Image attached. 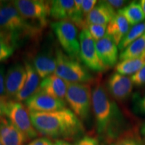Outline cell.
<instances>
[{"mask_svg": "<svg viewBox=\"0 0 145 145\" xmlns=\"http://www.w3.org/2000/svg\"><path fill=\"white\" fill-rule=\"evenodd\" d=\"M30 117L36 131L47 137L71 139L83 132L80 119L67 108L50 112H31Z\"/></svg>", "mask_w": 145, "mask_h": 145, "instance_id": "1", "label": "cell"}, {"mask_svg": "<svg viewBox=\"0 0 145 145\" xmlns=\"http://www.w3.org/2000/svg\"><path fill=\"white\" fill-rule=\"evenodd\" d=\"M92 108L95 116L97 132L116 138L120 135L122 116L108 90L100 83L92 90Z\"/></svg>", "mask_w": 145, "mask_h": 145, "instance_id": "2", "label": "cell"}, {"mask_svg": "<svg viewBox=\"0 0 145 145\" xmlns=\"http://www.w3.org/2000/svg\"><path fill=\"white\" fill-rule=\"evenodd\" d=\"M32 24L22 17L12 1H3L0 7V30L11 34L16 42L21 35L35 32Z\"/></svg>", "mask_w": 145, "mask_h": 145, "instance_id": "3", "label": "cell"}, {"mask_svg": "<svg viewBox=\"0 0 145 145\" xmlns=\"http://www.w3.org/2000/svg\"><path fill=\"white\" fill-rule=\"evenodd\" d=\"M57 68L55 73L68 83H88L93 77L77 59H72L62 50H55Z\"/></svg>", "mask_w": 145, "mask_h": 145, "instance_id": "4", "label": "cell"}, {"mask_svg": "<svg viewBox=\"0 0 145 145\" xmlns=\"http://www.w3.org/2000/svg\"><path fill=\"white\" fill-rule=\"evenodd\" d=\"M65 100L79 119L88 118L92 107V90L88 83H68Z\"/></svg>", "mask_w": 145, "mask_h": 145, "instance_id": "5", "label": "cell"}, {"mask_svg": "<svg viewBox=\"0 0 145 145\" xmlns=\"http://www.w3.org/2000/svg\"><path fill=\"white\" fill-rule=\"evenodd\" d=\"M5 116L26 137L28 141L39 137V132L32 124L30 112L22 102L7 99Z\"/></svg>", "mask_w": 145, "mask_h": 145, "instance_id": "6", "label": "cell"}, {"mask_svg": "<svg viewBox=\"0 0 145 145\" xmlns=\"http://www.w3.org/2000/svg\"><path fill=\"white\" fill-rule=\"evenodd\" d=\"M51 28L65 53L79 60L80 43L77 27L69 20H61L52 22Z\"/></svg>", "mask_w": 145, "mask_h": 145, "instance_id": "7", "label": "cell"}, {"mask_svg": "<svg viewBox=\"0 0 145 145\" xmlns=\"http://www.w3.org/2000/svg\"><path fill=\"white\" fill-rule=\"evenodd\" d=\"M20 14L27 21L39 23L41 26L47 24L50 15L51 1L41 0H16L12 1Z\"/></svg>", "mask_w": 145, "mask_h": 145, "instance_id": "8", "label": "cell"}, {"mask_svg": "<svg viewBox=\"0 0 145 145\" xmlns=\"http://www.w3.org/2000/svg\"><path fill=\"white\" fill-rule=\"evenodd\" d=\"M79 59L89 69L95 72H103L107 67L99 59L95 47V41L91 36L88 28L81 30L79 34Z\"/></svg>", "mask_w": 145, "mask_h": 145, "instance_id": "9", "label": "cell"}, {"mask_svg": "<svg viewBox=\"0 0 145 145\" xmlns=\"http://www.w3.org/2000/svg\"><path fill=\"white\" fill-rule=\"evenodd\" d=\"M25 106L31 112H50L66 108V101L40 90L25 101Z\"/></svg>", "mask_w": 145, "mask_h": 145, "instance_id": "10", "label": "cell"}, {"mask_svg": "<svg viewBox=\"0 0 145 145\" xmlns=\"http://www.w3.org/2000/svg\"><path fill=\"white\" fill-rule=\"evenodd\" d=\"M133 83L130 77L114 72L109 77L107 83V90L114 99L118 101L126 100L131 95Z\"/></svg>", "mask_w": 145, "mask_h": 145, "instance_id": "11", "label": "cell"}, {"mask_svg": "<svg viewBox=\"0 0 145 145\" xmlns=\"http://www.w3.org/2000/svg\"><path fill=\"white\" fill-rule=\"evenodd\" d=\"M26 78L25 66L20 63L12 65L5 74L6 98L14 99L22 88Z\"/></svg>", "mask_w": 145, "mask_h": 145, "instance_id": "12", "label": "cell"}, {"mask_svg": "<svg viewBox=\"0 0 145 145\" xmlns=\"http://www.w3.org/2000/svg\"><path fill=\"white\" fill-rule=\"evenodd\" d=\"M95 47L99 59L107 68L117 65L118 60V45L110 36L106 34L103 39L96 41Z\"/></svg>", "mask_w": 145, "mask_h": 145, "instance_id": "13", "label": "cell"}, {"mask_svg": "<svg viewBox=\"0 0 145 145\" xmlns=\"http://www.w3.org/2000/svg\"><path fill=\"white\" fill-rule=\"evenodd\" d=\"M24 66L26 70V78L24 84L13 100L25 101L34 95L40 89V77L36 72L31 63L25 61Z\"/></svg>", "mask_w": 145, "mask_h": 145, "instance_id": "14", "label": "cell"}, {"mask_svg": "<svg viewBox=\"0 0 145 145\" xmlns=\"http://www.w3.org/2000/svg\"><path fill=\"white\" fill-rule=\"evenodd\" d=\"M32 65L40 77L44 79L55 73L57 68L55 51H42L36 54L32 61Z\"/></svg>", "mask_w": 145, "mask_h": 145, "instance_id": "15", "label": "cell"}, {"mask_svg": "<svg viewBox=\"0 0 145 145\" xmlns=\"http://www.w3.org/2000/svg\"><path fill=\"white\" fill-rule=\"evenodd\" d=\"M0 140L3 145H25L28 141L5 116L0 121Z\"/></svg>", "mask_w": 145, "mask_h": 145, "instance_id": "16", "label": "cell"}, {"mask_svg": "<svg viewBox=\"0 0 145 145\" xmlns=\"http://www.w3.org/2000/svg\"><path fill=\"white\" fill-rule=\"evenodd\" d=\"M68 83L56 74L48 76L42 79L40 85V90L50 95L65 101Z\"/></svg>", "mask_w": 145, "mask_h": 145, "instance_id": "17", "label": "cell"}, {"mask_svg": "<svg viewBox=\"0 0 145 145\" xmlns=\"http://www.w3.org/2000/svg\"><path fill=\"white\" fill-rule=\"evenodd\" d=\"M117 14L106 1H99L88 14L86 20V27L91 24L107 25Z\"/></svg>", "mask_w": 145, "mask_h": 145, "instance_id": "18", "label": "cell"}, {"mask_svg": "<svg viewBox=\"0 0 145 145\" xmlns=\"http://www.w3.org/2000/svg\"><path fill=\"white\" fill-rule=\"evenodd\" d=\"M130 24L127 20L118 12L112 18L107 26V34L110 36L116 44L119 43L130 29Z\"/></svg>", "mask_w": 145, "mask_h": 145, "instance_id": "19", "label": "cell"}, {"mask_svg": "<svg viewBox=\"0 0 145 145\" xmlns=\"http://www.w3.org/2000/svg\"><path fill=\"white\" fill-rule=\"evenodd\" d=\"M74 0H54L51 1L50 16L57 21L70 20L73 13Z\"/></svg>", "mask_w": 145, "mask_h": 145, "instance_id": "20", "label": "cell"}, {"mask_svg": "<svg viewBox=\"0 0 145 145\" xmlns=\"http://www.w3.org/2000/svg\"><path fill=\"white\" fill-rule=\"evenodd\" d=\"M145 66V50L139 57L120 61L116 65V71L123 75H133Z\"/></svg>", "mask_w": 145, "mask_h": 145, "instance_id": "21", "label": "cell"}, {"mask_svg": "<svg viewBox=\"0 0 145 145\" xmlns=\"http://www.w3.org/2000/svg\"><path fill=\"white\" fill-rule=\"evenodd\" d=\"M118 12L122 14L132 26L143 22L145 20V16L139 1H132Z\"/></svg>", "mask_w": 145, "mask_h": 145, "instance_id": "22", "label": "cell"}, {"mask_svg": "<svg viewBox=\"0 0 145 145\" xmlns=\"http://www.w3.org/2000/svg\"><path fill=\"white\" fill-rule=\"evenodd\" d=\"M145 50V33L121 51L119 59L124 61L139 57Z\"/></svg>", "mask_w": 145, "mask_h": 145, "instance_id": "23", "label": "cell"}, {"mask_svg": "<svg viewBox=\"0 0 145 145\" xmlns=\"http://www.w3.org/2000/svg\"><path fill=\"white\" fill-rule=\"evenodd\" d=\"M16 43L11 34L0 30V62L8 59L13 54Z\"/></svg>", "mask_w": 145, "mask_h": 145, "instance_id": "24", "label": "cell"}, {"mask_svg": "<svg viewBox=\"0 0 145 145\" xmlns=\"http://www.w3.org/2000/svg\"><path fill=\"white\" fill-rule=\"evenodd\" d=\"M110 145H145V143L137 132L134 130H127L121 132Z\"/></svg>", "mask_w": 145, "mask_h": 145, "instance_id": "25", "label": "cell"}, {"mask_svg": "<svg viewBox=\"0 0 145 145\" xmlns=\"http://www.w3.org/2000/svg\"><path fill=\"white\" fill-rule=\"evenodd\" d=\"M145 33V22L132 26L126 36L123 38L118 44V48L121 51L125 49L128 45L140 38Z\"/></svg>", "mask_w": 145, "mask_h": 145, "instance_id": "26", "label": "cell"}, {"mask_svg": "<svg viewBox=\"0 0 145 145\" xmlns=\"http://www.w3.org/2000/svg\"><path fill=\"white\" fill-rule=\"evenodd\" d=\"M107 26L108 25L101 24H91L87 26L89 32L95 42L104 37L107 33Z\"/></svg>", "mask_w": 145, "mask_h": 145, "instance_id": "27", "label": "cell"}, {"mask_svg": "<svg viewBox=\"0 0 145 145\" xmlns=\"http://www.w3.org/2000/svg\"><path fill=\"white\" fill-rule=\"evenodd\" d=\"M133 110L136 113L145 116V93L141 96L139 94H135L133 97Z\"/></svg>", "mask_w": 145, "mask_h": 145, "instance_id": "28", "label": "cell"}, {"mask_svg": "<svg viewBox=\"0 0 145 145\" xmlns=\"http://www.w3.org/2000/svg\"><path fill=\"white\" fill-rule=\"evenodd\" d=\"M130 79L135 86L141 87L145 86V66L140 69L138 71L132 75Z\"/></svg>", "mask_w": 145, "mask_h": 145, "instance_id": "29", "label": "cell"}, {"mask_svg": "<svg viewBox=\"0 0 145 145\" xmlns=\"http://www.w3.org/2000/svg\"><path fill=\"white\" fill-rule=\"evenodd\" d=\"M97 3V1L95 0H84L82 1V12L86 20L87 16L91 12Z\"/></svg>", "mask_w": 145, "mask_h": 145, "instance_id": "30", "label": "cell"}, {"mask_svg": "<svg viewBox=\"0 0 145 145\" xmlns=\"http://www.w3.org/2000/svg\"><path fill=\"white\" fill-rule=\"evenodd\" d=\"M5 74L4 67L0 66V97H6Z\"/></svg>", "mask_w": 145, "mask_h": 145, "instance_id": "31", "label": "cell"}, {"mask_svg": "<svg viewBox=\"0 0 145 145\" xmlns=\"http://www.w3.org/2000/svg\"><path fill=\"white\" fill-rule=\"evenodd\" d=\"M75 145H99V141L95 138L90 136H85L79 139Z\"/></svg>", "mask_w": 145, "mask_h": 145, "instance_id": "32", "label": "cell"}, {"mask_svg": "<svg viewBox=\"0 0 145 145\" xmlns=\"http://www.w3.org/2000/svg\"><path fill=\"white\" fill-rule=\"evenodd\" d=\"M106 2L116 12L124 8L128 4V1L124 0H110V1H106Z\"/></svg>", "mask_w": 145, "mask_h": 145, "instance_id": "33", "label": "cell"}, {"mask_svg": "<svg viewBox=\"0 0 145 145\" xmlns=\"http://www.w3.org/2000/svg\"><path fill=\"white\" fill-rule=\"evenodd\" d=\"M27 145H53V142L49 138L40 137L34 139Z\"/></svg>", "mask_w": 145, "mask_h": 145, "instance_id": "34", "label": "cell"}, {"mask_svg": "<svg viewBox=\"0 0 145 145\" xmlns=\"http://www.w3.org/2000/svg\"><path fill=\"white\" fill-rule=\"evenodd\" d=\"M7 99L6 97H0V121L5 116V106Z\"/></svg>", "mask_w": 145, "mask_h": 145, "instance_id": "35", "label": "cell"}, {"mask_svg": "<svg viewBox=\"0 0 145 145\" xmlns=\"http://www.w3.org/2000/svg\"><path fill=\"white\" fill-rule=\"evenodd\" d=\"M53 145H72L68 141L63 140V139H59V140H56L53 143Z\"/></svg>", "mask_w": 145, "mask_h": 145, "instance_id": "36", "label": "cell"}, {"mask_svg": "<svg viewBox=\"0 0 145 145\" xmlns=\"http://www.w3.org/2000/svg\"><path fill=\"white\" fill-rule=\"evenodd\" d=\"M140 132L143 137V140H144V142L145 143V122L142 125V126H141Z\"/></svg>", "mask_w": 145, "mask_h": 145, "instance_id": "37", "label": "cell"}, {"mask_svg": "<svg viewBox=\"0 0 145 145\" xmlns=\"http://www.w3.org/2000/svg\"><path fill=\"white\" fill-rule=\"evenodd\" d=\"M139 2H140L141 8H142V12L143 13H144V15L145 16V0H142V1H140Z\"/></svg>", "mask_w": 145, "mask_h": 145, "instance_id": "38", "label": "cell"}, {"mask_svg": "<svg viewBox=\"0 0 145 145\" xmlns=\"http://www.w3.org/2000/svg\"><path fill=\"white\" fill-rule=\"evenodd\" d=\"M3 1H0V7H1V5L3 4Z\"/></svg>", "mask_w": 145, "mask_h": 145, "instance_id": "39", "label": "cell"}, {"mask_svg": "<svg viewBox=\"0 0 145 145\" xmlns=\"http://www.w3.org/2000/svg\"><path fill=\"white\" fill-rule=\"evenodd\" d=\"M0 145H3L2 142H1V140H0Z\"/></svg>", "mask_w": 145, "mask_h": 145, "instance_id": "40", "label": "cell"}]
</instances>
